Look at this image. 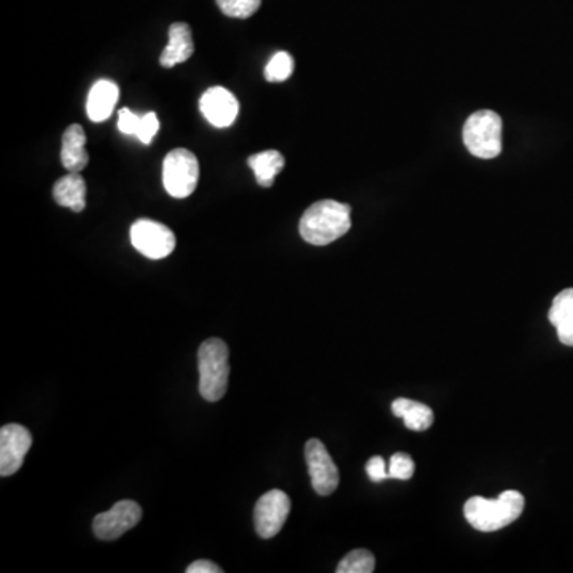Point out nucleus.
<instances>
[{"instance_id": "25", "label": "nucleus", "mask_w": 573, "mask_h": 573, "mask_svg": "<svg viewBox=\"0 0 573 573\" xmlns=\"http://www.w3.org/2000/svg\"><path fill=\"white\" fill-rule=\"evenodd\" d=\"M367 473L370 476V480L375 481V483L387 480L389 478V467H387L386 460L379 456L371 457L367 462Z\"/></svg>"}, {"instance_id": "15", "label": "nucleus", "mask_w": 573, "mask_h": 573, "mask_svg": "<svg viewBox=\"0 0 573 573\" xmlns=\"http://www.w3.org/2000/svg\"><path fill=\"white\" fill-rule=\"evenodd\" d=\"M53 198L59 206L67 207L74 212L85 211L86 182L78 172H69L61 177L53 187Z\"/></svg>"}, {"instance_id": "17", "label": "nucleus", "mask_w": 573, "mask_h": 573, "mask_svg": "<svg viewBox=\"0 0 573 573\" xmlns=\"http://www.w3.org/2000/svg\"><path fill=\"white\" fill-rule=\"evenodd\" d=\"M247 164L254 171L257 184L260 187L268 188L274 184L277 174H281L285 161L282 153L277 152V150H268V152L250 156Z\"/></svg>"}, {"instance_id": "7", "label": "nucleus", "mask_w": 573, "mask_h": 573, "mask_svg": "<svg viewBox=\"0 0 573 573\" xmlns=\"http://www.w3.org/2000/svg\"><path fill=\"white\" fill-rule=\"evenodd\" d=\"M292 502L281 489H273L258 499L254 510L255 531L260 537H276L289 518Z\"/></svg>"}, {"instance_id": "4", "label": "nucleus", "mask_w": 573, "mask_h": 573, "mask_svg": "<svg viewBox=\"0 0 573 573\" xmlns=\"http://www.w3.org/2000/svg\"><path fill=\"white\" fill-rule=\"evenodd\" d=\"M464 144L481 160H492L502 152V118L492 110H480L465 121Z\"/></svg>"}, {"instance_id": "5", "label": "nucleus", "mask_w": 573, "mask_h": 573, "mask_svg": "<svg viewBox=\"0 0 573 573\" xmlns=\"http://www.w3.org/2000/svg\"><path fill=\"white\" fill-rule=\"evenodd\" d=\"M199 182V163L190 150L169 152L163 163V184L172 198L184 199L196 190Z\"/></svg>"}, {"instance_id": "9", "label": "nucleus", "mask_w": 573, "mask_h": 573, "mask_svg": "<svg viewBox=\"0 0 573 573\" xmlns=\"http://www.w3.org/2000/svg\"><path fill=\"white\" fill-rule=\"evenodd\" d=\"M142 519V508L134 500H120L109 511L99 513L93 521L96 537L106 542L117 540L131 531Z\"/></svg>"}, {"instance_id": "23", "label": "nucleus", "mask_w": 573, "mask_h": 573, "mask_svg": "<svg viewBox=\"0 0 573 573\" xmlns=\"http://www.w3.org/2000/svg\"><path fill=\"white\" fill-rule=\"evenodd\" d=\"M158 129H160V120L156 117L155 112H149V114L142 115L136 137L142 144L149 145L158 133Z\"/></svg>"}, {"instance_id": "22", "label": "nucleus", "mask_w": 573, "mask_h": 573, "mask_svg": "<svg viewBox=\"0 0 573 573\" xmlns=\"http://www.w3.org/2000/svg\"><path fill=\"white\" fill-rule=\"evenodd\" d=\"M389 476L395 480H410L414 475V462L408 454L397 453L390 457Z\"/></svg>"}, {"instance_id": "21", "label": "nucleus", "mask_w": 573, "mask_h": 573, "mask_svg": "<svg viewBox=\"0 0 573 573\" xmlns=\"http://www.w3.org/2000/svg\"><path fill=\"white\" fill-rule=\"evenodd\" d=\"M548 317L554 327L573 319V289L562 290L558 297H554Z\"/></svg>"}, {"instance_id": "27", "label": "nucleus", "mask_w": 573, "mask_h": 573, "mask_svg": "<svg viewBox=\"0 0 573 573\" xmlns=\"http://www.w3.org/2000/svg\"><path fill=\"white\" fill-rule=\"evenodd\" d=\"M556 330H558L559 341H561L562 344H566V346L573 347V319L558 325Z\"/></svg>"}, {"instance_id": "2", "label": "nucleus", "mask_w": 573, "mask_h": 573, "mask_svg": "<svg viewBox=\"0 0 573 573\" xmlns=\"http://www.w3.org/2000/svg\"><path fill=\"white\" fill-rule=\"evenodd\" d=\"M524 496L505 491L497 499L472 497L465 502L464 515L476 531L496 532L515 523L524 511Z\"/></svg>"}, {"instance_id": "20", "label": "nucleus", "mask_w": 573, "mask_h": 573, "mask_svg": "<svg viewBox=\"0 0 573 573\" xmlns=\"http://www.w3.org/2000/svg\"><path fill=\"white\" fill-rule=\"evenodd\" d=\"M225 15L230 18L247 20L262 7V0H215Z\"/></svg>"}, {"instance_id": "13", "label": "nucleus", "mask_w": 573, "mask_h": 573, "mask_svg": "<svg viewBox=\"0 0 573 573\" xmlns=\"http://www.w3.org/2000/svg\"><path fill=\"white\" fill-rule=\"evenodd\" d=\"M118 96L120 90L117 83L110 80H99L98 83H94L86 101V114L90 120L94 123L106 121L117 106Z\"/></svg>"}, {"instance_id": "26", "label": "nucleus", "mask_w": 573, "mask_h": 573, "mask_svg": "<svg viewBox=\"0 0 573 573\" xmlns=\"http://www.w3.org/2000/svg\"><path fill=\"white\" fill-rule=\"evenodd\" d=\"M187 573H222V569L214 562L207 561V559H199V561H195L187 567Z\"/></svg>"}, {"instance_id": "10", "label": "nucleus", "mask_w": 573, "mask_h": 573, "mask_svg": "<svg viewBox=\"0 0 573 573\" xmlns=\"http://www.w3.org/2000/svg\"><path fill=\"white\" fill-rule=\"evenodd\" d=\"M31 446L32 435L24 425H4L0 429V475H15L23 467Z\"/></svg>"}, {"instance_id": "19", "label": "nucleus", "mask_w": 573, "mask_h": 573, "mask_svg": "<svg viewBox=\"0 0 573 573\" xmlns=\"http://www.w3.org/2000/svg\"><path fill=\"white\" fill-rule=\"evenodd\" d=\"M293 67H295V63H293L292 56L287 51H279L266 64L265 78L271 83L284 82L293 74Z\"/></svg>"}, {"instance_id": "11", "label": "nucleus", "mask_w": 573, "mask_h": 573, "mask_svg": "<svg viewBox=\"0 0 573 573\" xmlns=\"http://www.w3.org/2000/svg\"><path fill=\"white\" fill-rule=\"evenodd\" d=\"M199 109L215 128H228L233 125L239 114V101L231 91L222 86H214L203 94Z\"/></svg>"}, {"instance_id": "16", "label": "nucleus", "mask_w": 573, "mask_h": 573, "mask_svg": "<svg viewBox=\"0 0 573 573\" xmlns=\"http://www.w3.org/2000/svg\"><path fill=\"white\" fill-rule=\"evenodd\" d=\"M392 411L397 418H402L406 427L416 432H424L433 424V411L424 403L414 402L408 398H397L392 403Z\"/></svg>"}, {"instance_id": "8", "label": "nucleus", "mask_w": 573, "mask_h": 573, "mask_svg": "<svg viewBox=\"0 0 573 573\" xmlns=\"http://www.w3.org/2000/svg\"><path fill=\"white\" fill-rule=\"evenodd\" d=\"M306 464L314 491L330 496L340 486V472L322 441L311 438L305 446Z\"/></svg>"}, {"instance_id": "14", "label": "nucleus", "mask_w": 573, "mask_h": 573, "mask_svg": "<svg viewBox=\"0 0 573 573\" xmlns=\"http://www.w3.org/2000/svg\"><path fill=\"white\" fill-rule=\"evenodd\" d=\"M61 163L69 172H80L90 163L86 152V134L80 125H71L63 136Z\"/></svg>"}, {"instance_id": "6", "label": "nucleus", "mask_w": 573, "mask_h": 573, "mask_svg": "<svg viewBox=\"0 0 573 573\" xmlns=\"http://www.w3.org/2000/svg\"><path fill=\"white\" fill-rule=\"evenodd\" d=\"M131 244L150 260L169 257L176 249V234L163 223L141 219L131 227Z\"/></svg>"}, {"instance_id": "18", "label": "nucleus", "mask_w": 573, "mask_h": 573, "mask_svg": "<svg viewBox=\"0 0 573 573\" xmlns=\"http://www.w3.org/2000/svg\"><path fill=\"white\" fill-rule=\"evenodd\" d=\"M375 556L368 550H354L344 556L336 567L338 573H371L375 570Z\"/></svg>"}, {"instance_id": "12", "label": "nucleus", "mask_w": 573, "mask_h": 573, "mask_svg": "<svg viewBox=\"0 0 573 573\" xmlns=\"http://www.w3.org/2000/svg\"><path fill=\"white\" fill-rule=\"evenodd\" d=\"M195 43L190 24L174 23L169 28V42L161 53L160 63L163 67H174L185 63L193 55Z\"/></svg>"}, {"instance_id": "24", "label": "nucleus", "mask_w": 573, "mask_h": 573, "mask_svg": "<svg viewBox=\"0 0 573 573\" xmlns=\"http://www.w3.org/2000/svg\"><path fill=\"white\" fill-rule=\"evenodd\" d=\"M139 123H141L139 115L134 114L129 109L120 110V114H118V128H120L121 133L128 134V136H136Z\"/></svg>"}, {"instance_id": "3", "label": "nucleus", "mask_w": 573, "mask_h": 573, "mask_svg": "<svg viewBox=\"0 0 573 573\" xmlns=\"http://www.w3.org/2000/svg\"><path fill=\"white\" fill-rule=\"evenodd\" d=\"M199 392L207 402H219L227 394L230 349L225 341L209 338L198 351Z\"/></svg>"}, {"instance_id": "1", "label": "nucleus", "mask_w": 573, "mask_h": 573, "mask_svg": "<svg viewBox=\"0 0 573 573\" xmlns=\"http://www.w3.org/2000/svg\"><path fill=\"white\" fill-rule=\"evenodd\" d=\"M351 206L324 199L306 209L300 220L301 238L312 246H328L351 230Z\"/></svg>"}]
</instances>
